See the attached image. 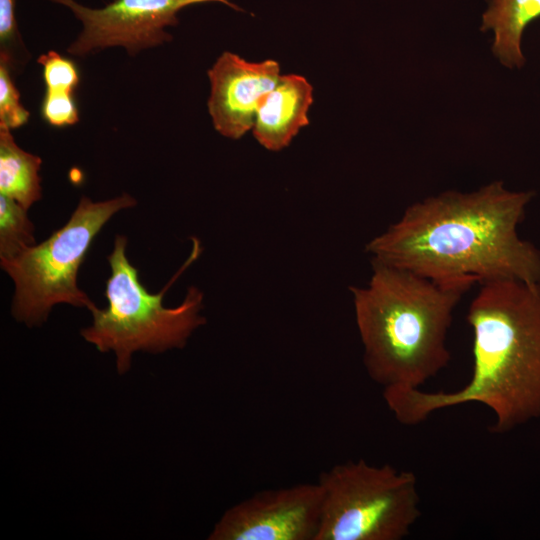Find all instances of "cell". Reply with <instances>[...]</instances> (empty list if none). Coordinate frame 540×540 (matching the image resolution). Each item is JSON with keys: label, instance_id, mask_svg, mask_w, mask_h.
Here are the masks:
<instances>
[{"label": "cell", "instance_id": "1", "mask_svg": "<svg viewBox=\"0 0 540 540\" xmlns=\"http://www.w3.org/2000/svg\"><path fill=\"white\" fill-rule=\"evenodd\" d=\"M533 196L501 180L467 193L448 190L409 205L366 251L442 282H540V250L518 234Z\"/></svg>", "mask_w": 540, "mask_h": 540}, {"label": "cell", "instance_id": "2", "mask_svg": "<svg viewBox=\"0 0 540 540\" xmlns=\"http://www.w3.org/2000/svg\"><path fill=\"white\" fill-rule=\"evenodd\" d=\"M479 286L467 311L470 381L453 392L383 390L399 423L417 425L438 410L467 403L489 408L495 416L491 431L498 434L540 416V282L505 279Z\"/></svg>", "mask_w": 540, "mask_h": 540}, {"label": "cell", "instance_id": "3", "mask_svg": "<svg viewBox=\"0 0 540 540\" xmlns=\"http://www.w3.org/2000/svg\"><path fill=\"white\" fill-rule=\"evenodd\" d=\"M364 287H351L363 362L382 386L421 388L447 367L454 311L472 285L442 282L372 260Z\"/></svg>", "mask_w": 540, "mask_h": 540}, {"label": "cell", "instance_id": "4", "mask_svg": "<svg viewBox=\"0 0 540 540\" xmlns=\"http://www.w3.org/2000/svg\"><path fill=\"white\" fill-rule=\"evenodd\" d=\"M126 247L127 238L117 235L107 257L111 270L105 288L108 306L94 308L92 325L81 331L83 338L100 352L115 353L119 373L130 368L134 352L159 353L182 348L192 332L205 323L200 315L203 294L196 287L188 289L177 307L166 308L162 304L170 285L200 255L196 238L189 258L157 294L148 292L139 281L138 270L129 262Z\"/></svg>", "mask_w": 540, "mask_h": 540}, {"label": "cell", "instance_id": "5", "mask_svg": "<svg viewBox=\"0 0 540 540\" xmlns=\"http://www.w3.org/2000/svg\"><path fill=\"white\" fill-rule=\"evenodd\" d=\"M128 193L94 202L83 196L64 226L40 244L29 246L10 258H0L15 291L12 314L28 326L43 323L60 303L86 307L96 305L77 284L78 271L103 226L117 212L134 207Z\"/></svg>", "mask_w": 540, "mask_h": 540}, {"label": "cell", "instance_id": "6", "mask_svg": "<svg viewBox=\"0 0 540 540\" xmlns=\"http://www.w3.org/2000/svg\"><path fill=\"white\" fill-rule=\"evenodd\" d=\"M316 540H402L421 516L414 472L363 459L324 471Z\"/></svg>", "mask_w": 540, "mask_h": 540}, {"label": "cell", "instance_id": "7", "mask_svg": "<svg viewBox=\"0 0 540 540\" xmlns=\"http://www.w3.org/2000/svg\"><path fill=\"white\" fill-rule=\"evenodd\" d=\"M71 12L81 25L67 47L75 57H87L109 48H123L129 56L172 40L168 27L178 25L185 7L204 3L224 4L242 11L232 0H112L96 8L77 0H47Z\"/></svg>", "mask_w": 540, "mask_h": 540}, {"label": "cell", "instance_id": "8", "mask_svg": "<svg viewBox=\"0 0 540 540\" xmlns=\"http://www.w3.org/2000/svg\"><path fill=\"white\" fill-rule=\"evenodd\" d=\"M323 493L316 483L258 491L229 508L210 540H316Z\"/></svg>", "mask_w": 540, "mask_h": 540}, {"label": "cell", "instance_id": "9", "mask_svg": "<svg viewBox=\"0 0 540 540\" xmlns=\"http://www.w3.org/2000/svg\"><path fill=\"white\" fill-rule=\"evenodd\" d=\"M207 74V106L213 127L230 139H239L253 128L259 105L281 77L275 60L249 62L228 51L217 58Z\"/></svg>", "mask_w": 540, "mask_h": 540}, {"label": "cell", "instance_id": "10", "mask_svg": "<svg viewBox=\"0 0 540 540\" xmlns=\"http://www.w3.org/2000/svg\"><path fill=\"white\" fill-rule=\"evenodd\" d=\"M312 103L313 87L306 78L281 75L257 109L252 128L255 139L271 151L287 147L300 129L309 125Z\"/></svg>", "mask_w": 540, "mask_h": 540}, {"label": "cell", "instance_id": "11", "mask_svg": "<svg viewBox=\"0 0 540 540\" xmlns=\"http://www.w3.org/2000/svg\"><path fill=\"white\" fill-rule=\"evenodd\" d=\"M539 17L540 0H489L480 30L494 32L491 50L505 67H523L522 34L528 24Z\"/></svg>", "mask_w": 540, "mask_h": 540}, {"label": "cell", "instance_id": "12", "mask_svg": "<svg viewBox=\"0 0 540 540\" xmlns=\"http://www.w3.org/2000/svg\"><path fill=\"white\" fill-rule=\"evenodd\" d=\"M42 160L20 148L11 130L0 128V194L29 209L42 196Z\"/></svg>", "mask_w": 540, "mask_h": 540}, {"label": "cell", "instance_id": "13", "mask_svg": "<svg viewBox=\"0 0 540 540\" xmlns=\"http://www.w3.org/2000/svg\"><path fill=\"white\" fill-rule=\"evenodd\" d=\"M27 209L0 194V258H10L35 244L34 225Z\"/></svg>", "mask_w": 540, "mask_h": 540}, {"label": "cell", "instance_id": "14", "mask_svg": "<svg viewBox=\"0 0 540 540\" xmlns=\"http://www.w3.org/2000/svg\"><path fill=\"white\" fill-rule=\"evenodd\" d=\"M31 60L16 19V0H0V63L19 75Z\"/></svg>", "mask_w": 540, "mask_h": 540}, {"label": "cell", "instance_id": "15", "mask_svg": "<svg viewBox=\"0 0 540 540\" xmlns=\"http://www.w3.org/2000/svg\"><path fill=\"white\" fill-rule=\"evenodd\" d=\"M37 63L42 67L45 91L73 93L79 83V74L71 60L50 50L41 54Z\"/></svg>", "mask_w": 540, "mask_h": 540}, {"label": "cell", "instance_id": "16", "mask_svg": "<svg viewBox=\"0 0 540 540\" xmlns=\"http://www.w3.org/2000/svg\"><path fill=\"white\" fill-rule=\"evenodd\" d=\"M13 77L11 70L0 63V128L9 130L25 125L30 118V112L21 103Z\"/></svg>", "mask_w": 540, "mask_h": 540}, {"label": "cell", "instance_id": "17", "mask_svg": "<svg viewBox=\"0 0 540 540\" xmlns=\"http://www.w3.org/2000/svg\"><path fill=\"white\" fill-rule=\"evenodd\" d=\"M41 113L43 119L54 127L74 125L79 121V113L73 93L47 92L43 97Z\"/></svg>", "mask_w": 540, "mask_h": 540}]
</instances>
